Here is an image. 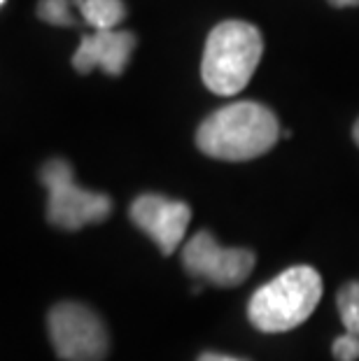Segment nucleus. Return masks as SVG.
<instances>
[{"instance_id":"f257e3e1","label":"nucleus","mask_w":359,"mask_h":361,"mask_svg":"<svg viewBox=\"0 0 359 361\" xmlns=\"http://www.w3.org/2000/svg\"><path fill=\"white\" fill-rule=\"evenodd\" d=\"M280 137L278 117L266 105L241 101L219 107L196 130V147L219 161H250L271 152Z\"/></svg>"},{"instance_id":"f03ea898","label":"nucleus","mask_w":359,"mask_h":361,"mask_svg":"<svg viewBox=\"0 0 359 361\" xmlns=\"http://www.w3.org/2000/svg\"><path fill=\"white\" fill-rule=\"evenodd\" d=\"M264 51L257 26L248 21H221L210 30L203 49L201 78L217 96H236L248 87Z\"/></svg>"},{"instance_id":"7ed1b4c3","label":"nucleus","mask_w":359,"mask_h":361,"mask_svg":"<svg viewBox=\"0 0 359 361\" xmlns=\"http://www.w3.org/2000/svg\"><path fill=\"white\" fill-rule=\"evenodd\" d=\"M322 298V278L310 266H292L252 294L248 317L264 334H282L303 324Z\"/></svg>"},{"instance_id":"20e7f679","label":"nucleus","mask_w":359,"mask_h":361,"mask_svg":"<svg viewBox=\"0 0 359 361\" xmlns=\"http://www.w3.org/2000/svg\"><path fill=\"white\" fill-rule=\"evenodd\" d=\"M40 180L49 194L47 219L63 231H78L87 224L108 219L112 201L105 194L87 191L75 184L73 166L63 159H51L42 166Z\"/></svg>"},{"instance_id":"39448f33","label":"nucleus","mask_w":359,"mask_h":361,"mask_svg":"<svg viewBox=\"0 0 359 361\" xmlns=\"http://www.w3.org/2000/svg\"><path fill=\"white\" fill-rule=\"evenodd\" d=\"M47 326L61 361H103L108 355V329L87 305L75 301L54 305Z\"/></svg>"},{"instance_id":"423d86ee","label":"nucleus","mask_w":359,"mask_h":361,"mask_svg":"<svg viewBox=\"0 0 359 361\" xmlns=\"http://www.w3.org/2000/svg\"><path fill=\"white\" fill-rule=\"evenodd\" d=\"M182 264L196 280L215 287H236L255 268V255L245 247H221L208 231H198L182 250Z\"/></svg>"},{"instance_id":"0eeeda50","label":"nucleus","mask_w":359,"mask_h":361,"mask_svg":"<svg viewBox=\"0 0 359 361\" xmlns=\"http://www.w3.org/2000/svg\"><path fill=\"white\" fill-rule=\"evenodd\" d=\"M189 219H192V210L187 203L171 201L159 194H142L131 203V221L154 240L166 257L178 250Z\"/></svg>"},{"instance_id":"6e6552de","label":"nucleus","mask_w":359,"mask_h":361,"mask_svg":"<svg viewBox=\"0 0 359 361\" xmlns=\"http://www.w3.org/2000/svg\"><path fill=\"white\" fill-rule=\"evenodd\" d=\"M133 49L135 35L131 30H94L89 35H82L80 47L73 54V68L82 75L103 68L108 75L117 78V75L124 73Z\"/></svg>"},{"instance_id":"1a4fd4ad","label":"nucleus","mask_w":359,"mask_h":361,"mask_svg":"<svg viewBox=\"0 0 359 361\" xmlns=\"http://www.w3.org/2000/svg\"><path fill=\"white\" fill-rule=\"evenodd\" d=\"M82 10L84 21L94 30L117 28L126 19V7L121 0H73Z\"/></svg>"},{"instance_id":"9d476101","label":"nucleus","mask_w":359,"mask_h":361,"mask_svg":"<svg viewBox=\"0 0 359 361\" xmlns=\"http://www.w3.org/2000/svg\"><path fill=\"white\" fill-rule=\"evenodd\" d=\"M336 305H339V314L346 331L359 336V282L343 284L339 296H336Z\"/></svg>"},{"instance_id":"9b49d317","label":"nucleus","mask_w":359,"mask_h":361,"mask_svg":"<svg viewBox=\"0 0 359 361\" xmlns=\"http://www.w3.org/2000/svg\"><path fill=\"white\" fill-rule=\"evenodd\" d=\"M37 17L51 26H73L75 19L71 14V0H40L37 3Z\"/></svg>"},{"instance_id":"f8f14e48","label":"nucleus","mask_w":359,"mask_h":361,"mask_svg":"<svg viewBox=\"0 0 359 361\" xmlns=\"http://www.w3.org/2000/svg\"><path fill=\"white\" fill-rule=\"evenodd\" d=\"M334 357L336 361H357L359 359V336L346 331V336L334 341Z\"/></svg>"},{"instance_id":"ddd939ff","label":"nucleus","mask_w":359,"mask_h":361,"mask_svg":"<svg viewBox=\"0 0 359 361\" xmlns=\"http://www.w3.org/2000/svg\"><path fill=\"white\" fill-rule=\"evenodd\" d=\"M198 361H248L241 357H231V355H221V352H203Z\"/></svg>"},{"instance_id":"4468645a","label":"nucleus","mask_w":359,"mask_h":361,"mask_svg":"<svg viewBox=\"0 0 359 361\" xmlns=\"http://www.w3.org/2000/svg\"><path fill=\"white\" fill-rule=\"evenodd\" d=\"M334 7H357L359 0H329Z\"/></svg>"},{"instance_id":"2eb2a0df","label":"nucleus","mask_w":359,"mask_h":361,"mask_svg":"<svg viewBox=\"0 0 359 361\" xmlns=\"http://www.w3.org/2000/svg\"><path fill=\"white\" fill-rule=\"evenodd\" d=\"M353 135H355V142L359 145V119H357V124H355V128H353Z\"/></svg>"},{"instance_id":"dca6fc26","label":"nucleus","mask_w":359,"mask_h":361,"mask_svg":"<svg viewBox=\"0 0 359 361\" xmlns=\"http://www.w3.org/2000/svg\"><path fill=\"white\" fill-rule=\"evenodd\" d=\"M0 3H5V0H0Z\"/></svg>"}]
</instances>
